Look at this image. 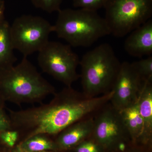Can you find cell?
Masks as SVG:
<instances>
[{
	"instance_id": "1",
	"label": "cell",
	"mask_w": 152,
	"mask_h": 152,
	"mask_svg": "<svg viewBox=\"0 0 152 152\" xmlns=\"http://www.w3.org/2000/svg\"><path fill=\"white\" fill-rule=\"evenodd\" d=\"M48 104L25 110H9L11 130L19 133L18 143L39 134L56 136L70 125L91 116L94 107L91 99L72 87H66Z\"/></svg>"
},
{
	"instance_id": "17",
	"label": "cell",
	"mask_w": 152,
	"mask_h": 152,
	"mask_svg": "<svg viewBox=\"0 0 152 152\" xmlns=\"http://www.w3.org/2000/svg\"><path fill=\"white\" fill-rule=\"evenodd\" d=\"M63 0H30L37 8L41 9L47 12L52 13L58 12L61 10V6Z\"/></svg>"
},
{
	"instance_id": "13",
	"label": "cell",
	"mask_w": 152,
	"mask_h": 152,
	"mask_svg": "<svg viewBox=\"0 0 152 152\" xmlns=\"http://www.w3.org/2000/svg\"><path fill=\"white\" fill-rule=\"evenodd\" d=\"M119 111L133 145H140L147 147L145 144L143 120L139 113L137 103Z\"/></svg>"
},
{
	"instance_id": "19",
	"label": "cell",
	"mask_w": 152,
	"mask_h": 152,
	"mask_svg": "<svg viewBox=\"0 0 152 152\" xmlns=\"http://www.w3.org/2000/svg\"><path fill=\"white\" fill-rule=\"evenodd\" d=\"M107 0H73L75 7L87 10L97 12L99 9L104 7Z\"/></svg>"
},
{
	"instance_id": "18",
	"label": "cell",
	"mask_w": 152,
	"mask_h": 152,
	"mask_svg": "<svg viewBox=\"0 0 152 152\" xmlns=\"http://www.w3.org/2000/svg\"><path fill=\"white\" fill-rule=\"evenodd\" d=\"M73 149L75 152H106L91 137L80 143Z\"/></svg>"
},
{
	"instance_id": "11",
	"label": "cell",
	"mask_w": 152,
	"mask_h": 152,
	"mask_svg": "<svg viewBox=\"0 0 152 152\" xmlns=\"http://www.w3.org/2000/svg\"><path fill=\"white\" fill-rule=\"evenodd\" d=\"M124 48L129 55L134 57L149 56L152 54V20L131 32L124 43Z\"/></svg>"
},
{
	"instance_id": "15",
	"label": "cell",
	"mask_w": 152,
	"mask_h": 152,
	"mask_svg": "<svg viewBox=\"0 0 152 152\" xmlns=\"http://www.w3.org/2000/svg\"><path fill=\"white\" fill-rule=\"evenodd\" d=\"M10 26L5 20L0 23V70L14 66L16 61L10 35Z\"/></svg>"
},
{
	"instance_id": "21",
	"label": "cell",
	"mask_w": 152,
	"mask_h": 152,
	"mask_svg": "<svg viewBox=\"0 0 152 152\" xmlns=\"http://www.w3.org/2000/svg\"><path fill=\"white\" fill-rule=\"evenodd\" d=\"M4 107L0 105V133L11 130L10 119L4 110Z\"/></svg>"
},
{
	"instance_id": "12",
	"label": "cell",
	"mask_w": 152,
	"mask_h": 152,
	"mask_svg": "<svg viewBox=\"0 0 152 152\" xmlns=\"http://www.w3.org/2000/svg\"><path fill=\"white\" fill-rule=\"evenodd\" d=\"M137 104L143 120L145 144L147 147H150L152 139V80L144 83Z\"/></svg>"
},
{
	"instance_id": "24",
	"label": "cell",
	"mask_w": 152,
	"mask_h": 152,
	"mask_svg": "<svg viewBox=\"0 0 152 152\" xmlns=\"http://www.w3.org/2000/svg\"><path fill=\"white\" fill-rule=\"evenodd\" d=\"M4 101L3 99L1 97V95H0V105L4 107Z\"/></svg>"
},
{
	"instance_id": "10",
	"label": "cell",
	"mask_w": 152,
	"mask_h": 152,
	"mask_svg": "<svg viewBox=\"0 0 152 152\" xmlns=\"http://www.w3.org/2000/svg\"><path fill=\"white\" fill-rule=\"evenodd\" d=\"M94 117L78 121L59 133L55 142L59 151L73 149L77 145L91 137Z\"/></svg>"
},
{
	"instance_id": "23",
	"label": "cell",
	"mask_w": 152,
	"mask_h": 152,
	"mask_svg": "<svg viewBox=\"0 0 152 152\" xmlns=\"http://www.w3.org/2000/svg\"><path fill=\"white\" fill-rule=\"evenodd\" d=\"M132 149H133L130 150H126L124 152H146L139 149H134V148Z\"/></svg>"
},
{
	"instance_id": "20",
	"label": "cell",
	"mask_w": 152,
	"mask_h": 152,
	"mask_svg": "<svg viewBox=\"0 0 152 152\" xmlns=\"http://www.w3.org/2000/svg\"><path fill=\"white\" fill-rule=\"evenodd\" d=\"M19 133L15 130H9L0 133V140L9 148H13L18 144Z\"/></svg>"
},
{
	"instance_id": "4",
	"label": "cell",
	"mask_w": 152,
	"mask_h": 152,
	"mask_svg": "<svg viewBox=\"0 0 152 152\" xmlns=\"http://www.w3.org/2000/svg\"><path fill=\"white\" fill-rule=\"evenodd\" d=\"M53 27L58 37L73 47L91 46L111 34L104 18L97 12L82 9L60 10Z\"/></svg>"
},
{
	"instance_id": "2",
	"label": "cell",
	"mask_w": 152,
	"mask_h": 152,
	"mask_svg": "<svg viewBox=\"0 0 152 152\" xmlns=\"http://www.w3.org/2000/svg\"><path fill=\"white\" fill-rule=\"evenodd\" d=\"M56 88L44 78L36 67L23 57L16 66L0 70V95L3 99L21 105L42 103Z\"/></svg>"
},
{
	"instance_id": "8",
	"label": "cell",
	"mask_w": 152,
	"mask_h": 152,
	"mask_svg": "<svg viewBox=\"0 0 152 152\" xmlns=\"http://www.w3.org/2000/svg\"><path fill=\"white\" fill-rule=\"evenodd\" d=\"M53 25L42 17L24 15L15 19L10 26V35L15 50L27 57L39 52L49 42Z\"/></svg>"
},
{
	"instance_id": "5",
	"label": "cell",
	"mask_w": 152,
	"mask_h": 152,
	"mask_svg": "<svg viewBox=\"0 0 152 152\" xmlns=\"http://www.w3.org/2000/svg\"><path fill=\"white\" fill-rule=\"evenodd\" d=\"M104 8L110 34L121 38L151 19L152 0H107Z\"/></svg>"
},
{
	"instance_id": "7",
	"label": "cell",
	"mask_w": 152,
	"mask_h": 152,
	"mask_svg": "<svg viewBox=\"0 0 152 152\" xmlns=\"http://www.w3.org/2000/svg\"><path fill=\"white\" fill-rule=\"evenodd\" d=\"M94 120L91 137L106 152H124L128 144L133 145L121 113L110 102L97 112Z\"/></svg>"
},
{
	"instance_id": "6",
	"label": "cell",
	"mask_w": 152,
	"mask_h": 152,
	"mask_svg": "<svg viewBox=\"0 0 152 152\" xmlns=\"http://www.w3.org/2000/svg\"><path fill=\"white\" fill-rule=\"evenodd\" d=\"M70 45L60 42L49 41L38 52L39 65L44 73L63 83L66 87L80 78L77 72L80 60Z\"/></svg>"
},
{
	"instance_id": "9",
	"label": "cell",
	"mask_w": 152,
	"mask_h": 152,
	"mask_svg": "<svg viewBox=\"0 0 152 152\" xmlns=\"http://www.w3.org/2000/svg\"><path fill=\"white\" fill-rule=\"evenodd\" d=\"M145 81L140 75L132 63H122L112 89L114 94L110 103L118 111L136 103Z\"/></svg>"
},
{
	"instance_id": "25",
	"label": "cell",
	"mask_w": 152,
	"mask_h": 152,
	"mask_svg": "<svg viewBox=\"0 0 152 152\" xmlns=\"http://www.w3.org/2000/svg\"><path fill=\"white\" fill-rule=\"evenodd\" d=\"M61 151H44L39 152H60Z\"/></svg>"
},
{
	"instance_id": "3",
	"label": "cell",
	"mask_w": 152,
	"mask_h": 152,
	"mask_svg": "<svg viewBox=\"0 0 152 152\" xmlns=\"http://www.w3.org/2000/svg\"><path fill=\"white\" fill-rule=\"evenodd\" d=\"M80 65L82 92L92 98L111 91L121 63L112 47L105 43L87 52Z\"/></svg>"
},
{
	"instance_id": "14",
	"label": "cell",
	"mask_w": 152,
	"mask_h": 152,
	"mask_svg": "<svg viewBox=\"0 0 152 152\" xmlns=\"http://www.w3.org/2000/svg\"><path fill=\"white\" fill-rule=\"evenodd\" d=\"M51 136L39 134L18 143L12 149L11 152H39L49 151H59L55 141Z\"/></svg>"
},
{
	"instance_id": "26",
	"label": "cell",
	"mask_w": 152,
	"mask_h": 152,
	"mask_svg": "<svg viewBox=\"0 0 152 152\" xmlns=\"http://www.w3.org/2000/svg\"><path fill=\"white\" fill-rule=\"evenodd\" d=\"M4 4H5L4 0H0V8Z\"/></svg>"
},
{
	"instance_id": "22",
	"label": "cell",
	"mask_w": 152,
	"mask_h": 152,
	"mask_svg": "<svg viewBox=\"0 0 152 152\" xmlns=\"http://www.w3.org/2000/svg\"><path fill=\"white\" fill-rule=\"evenodd\" d=\"M5 4L0 8V23L5 20L4 18Z\"/></svg>"
},
{
	"instance_id": "16",
	"label": "cell",
	"mask_w": 152,
	"mask_h": 152,
	"mask_svg": "<svg viewBox=\"0 0 152 152\" xmlns=\"http://www.w3.org/2000/svg\"><path fill=\"white\" fill-rule=\"evenodd\" d=\"M137 72L145 81L152 80V56L132 63Z\"/></svg>"
}]
</instances>
